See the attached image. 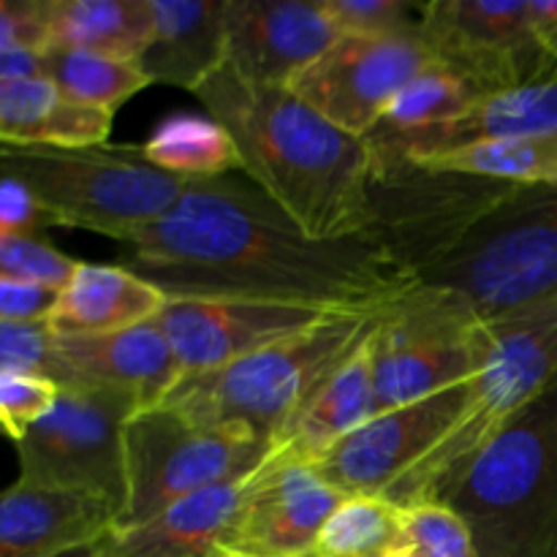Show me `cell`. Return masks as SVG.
<instances>
[{
  "label": "cell",
  "instance_id": "cell-5",
  "mask_svg": "<svg viewBox=\"0 0 557 557\" xmlns=\"http://www.w3.org/2000/svg\"><path fill=\"white\" fill-rule=\"evenodd\" d=\"M446 506L479 557H557V379L482 451Z\"/></svg>",
  "mask_w": 557,
  "mask_h": 557
},
{
  "label": "cell",
  "instance_id": "cell-22",
  "mask_svg": "<svg viewBox=\"0 0 557 557\" xmlns=\"http://www.w3.org/2000/svg\"><path fill=\"white\" fill-rule=\"evenodd\" d=\"M248 476L199 490L139 525L117 528L109 544L128 557H223Z\"/></svg>",
  "mask_w": 557,
  "mask_h": 557
},
{
  "label": "cell",
  "instance_id": "cell-7",
  "mask_svg": "<svg viewBox=\"0 0 557 557\" xmlns=\"http://www.w3.org/2000/svg\"><path fill=\"white\" fill-rule=\"evenodd\" d=\"M520 188L498 180L435 172L408 158L373 156L368 237L422 281L449 261Z\"/></svg>",
  "mask_w": 557,
  "mask_h": 557
},
{
  "label": "cell",
  "instance_id": "cell-1",
  "mask_svg": "<svg viewBox=\"0 0 557 557\" xmlns=\"http://www.w3.org/2000/svg\"><path fill=\"white\" fill-rule=\"evenodd\" d=\"M123 267L166 297H232L326 310H381L419 283L368 234L310 239L248 177L188 183L156 226L123 245Z\"/></svg>",
  "mask_w": 557,
  "mask_h": 557
},
{
  "label": "cell",
  "instance_id": "cell-17",
  "mask_svg": "<svg viewBox=\"0 0 557 557\" xmlns=\"http://www.w3.org/2000/svg\"><path fill=\"white\" fill-rule=\"evenodd\" d=\"M337 36L319 0H226V65L256 85L286 87Z\"/></svg>",
  "mask_w": 557,
  "mask_h": 557
},
{
  "label": "cell",
  "instance_id": "cell-6",
  "mask_svg": "<svg viewBox=\"0 0 557 557\" xmlns=\"http://www.w3.org/2000/svg\"><path fill=\"white\" fill-rule=\"evenodd\" d=\"M3 174L22 180L52 226L87 228L125 245L183 199L188 180L163 172L141 145L0 147Z\"/></svg>",
  "mask_w": 557,
  "mask_h": 557
},
{
  "label": "cell",
  "instance_id": "cell-33",
  "mask_svg": "<svg viewBox=\"0 0 557 557\" xmlns=\"http://www.w3.org/2000/svg\"><path fill=\"white\" fill-rule=\"evenodd\" d=\"M341 36H395L419 30L422 3L406 0H319Z\"/></svg>",
  "mask_w": 557,
  "mask_h": 557
},
{
  "label": "cell",
  "instance_id": "cell-32",
  "mask_svg": "<svg viewBox=\"0 0 557 557\" xmlns=\"http://www.w3.org/2000/svg\"><path fill=\"white\" fill-rule=\"evenodd\" d=\"M395 557H479L466 520L446 504L403 509V533Z\"/></svg>",
  "mask_w": 557,
  "mask_h": 557
},
{
  "label": "cell",
  "instance_id": "cell-15",
  "mask_svg": "<svg viewBox=\"0 0 557 557\" xmlns=\"http://www.w3.org/2000/svg\"><path fill=\"white\" fill-rule=\"evenodd\" d=\"M346 498L313 462L281 446L248 476L223 557H297Z\"/></svg>",
  "mask_w": 557,
  "mask_h": 557
},
{
  "label": "cell",
  "instance_id": "cell-18",
  "mask_svg": "<svg viewBox=\"0 0 557 557\" xmlns=\"http://www.w3.org/2000/svg\"><path fill=\"white\" fill-rule=\"evenodd\" d=\"M183 370L156 321L112 335L58 337L54 384L117 392L141 411L161 406L180 384Z\"/></svg>",
  "mask_w": 557,
  "mask_h": 557
},
{
  "label": "cell",
  "instance_id": "cell-34",
  "mask_svg": "<svg viewBox=\"0 0 557 557\" xmlns=\"http://www.w3.org/2000/svg\"><path fill=\"white\" fill-rule=\"evenodd\" d=\"M79 261L60 253L41 237H0V277L63 292Z\"/></svg>",
  "mask_w": 557,
  "mask_h": 557
},
{
  "label": "cell",
  "instance_id": "cell-30",
  "mask_svg": "<svg viewBox=\"0 0 557 557\" xmlns=\"http://www.w3.org/2000/svg\"><path fill=\"white\" fill-rule=\"evenodd\" d=\"M41 60L44 79L52 82L65 98L109 114L117 112L131 96L152 85L139 63H125L79 49L49 47L41 52Z\"/></svg>",
  "mask_w": 557,
  "mask_h": 557
},
{
  "label": "cell",
  "instance_id": "cell-12",
  "mask_svg": "<svg viewBox=\"0 0 557 557\" xmlns=\"http://www.w3.org/2000/svg\"><path fill=\"white\" fill-rule=\"evenodd\" d=\"M435 65L438 63L419 30L395 36H337V41L286 87L332 125L364 139L392 98Z\"/></svg>",
  "mask_w": 557,
  "mask_h": 557
},
{
  "label": "cell",
  "instance_id": "cell-26",
  "mask_svg": "<svg viewBox=\"0 0 557 557\" xmlns=\"http://www.w3.org/2000/svg\"><path fill=\"white\" fill-rule=\"evenodd\" d=\"M49 47L139 63L152 41L150 0H47Z\"/></svg>",
  "mask_w": 557,
  "mask_h": 557
},
{
  "label": "cell",
  "instance_id": "cell-3",
  "mask_svg": "<svg viewBox=\"0 0 557 557\" xmlns=\"http://www.w3.org/2000/svg\"><path fill=\"white\" fill-rule=\"evenodd\" d=\"M379 310H346L299 335L199 375H183L161 406L199 424L245 428L283 446L326 381L373 332Z\"/></svg>",
  "mask_w": 557,
  "mask_h": 557
},
{
  "label": "cell",
  "instance_id": "cell-10",
  "mask_svg": "<svg viewBox=\"0 0 557 557\" xmlns=\"http://www.w3.org/2000/svg\"><path fill=\"white\" fill-rule=\"evenodd\" d=\"M422 281L466 294L482 319L555 297L557 185L520 188Z\"/></svg>",
  "mask_w": 557,
  "mask_h": 557
},
{
  "label": "cell",
  "instance_id": "cell-11",
  "mask_svg": "<svg viewBox=\"0 0 557 557\" xmlns=\"http://www.w3.org/2000/svg\"><path fill=\"white\" fill-rule=\"evenodd\" d=\"M139 411V403L117 392L60 386L52 411L14 444L20 479L107 500L123 522L128 506L123 433Z\"/></svg>",
  "mask_w": 557,
  "mask_h": 557
},
{
  "label": "cell",
  "instance_id": "cell-37",
  "mask_svg": "<svg viewBox=\"0 0 557 557\" xmlns=\"http://www.w3.org/2000/svg\"><path fill=\"white\" fill-rule=\"evenodd\" d=\"M49 49L47 0H0V52Z\"/></svg>",
  "mask_w": 557,
  "mask_h": 557
},
{
  "label": "cell",
  "instance_id": "cell-41",
  "mask_svg": "<svg viewBox=\"0 0 557 557\" xmlns=\"http://www.w3.org/2000/svg\"><path fill=\"white\" fill-rule=\"evenodd\" d=\"M41 76L44 60L38 49H5V52H0V85L41 79Z\"/></svg>",
  "mask_w": 557,
  "mask_h": 557
},
{
  "label": "cell",
  "instance_id": "cell-8",
  "mask_svg": "<svg viewBox=\"0 0 557 557\" xmlns=\"http://www.w3.org/2000/svg\"><path fill=\"white\" fill-rule=\"evenodd\" d=\"M482 341L484 319L466 294L441 283H413L379 313V413L471 381L482 362Z\"/></svg>",
  "mask_w": 557,
  "mask_h": 557
},
{
  "label": "cell",
  "instance_id": "cell-23",
  "mask_svg": "<svg viewBox=\"0 0 557 557\" xmlns=\"http://www.w3.org/2000/svg\"><path fill=\"white\" fill-rule=\"evenodd\" d=\"M539 134H557V79L482 96L462 117L413 136L392 158L422 161V158L444 156V152L462 150L479 141Z\"/></svg>",
  "mask_w": 557,
  "mask_h": 557
},
{
  "label": "cell",
  "instance_id": "cell-2",
  "mask_svg": "<svg viewBox=\"0 0 557 557\" xmlns=\"http://www.w3.org/2000/svg\"><path fill=\"white\" fill-rule=\"evenodd\" d=\"M232 134L243 172L310 239L362 237L370 228L373 150L288 87L256 85L223 65L194 92Z\"/></svg>",
  "mask_w": 557,
  "mask_h": 557
},
{
  "label": "cell",
  "instance_id": "cell-35",
  "mask_svg": "<svg viewBox=\"0 0 557 557\" xmlns=\"http://www.w3.org/2000/svg\"><path fill=\"white\" fill-rule=\"evenodd\" d=\"M60 386L52 379L41 375L0 373V419L11 441H22V435L41 422L54 408Z\"/></svg>",
  "mask_w": 557,
  "mask_h": 557
},
{
  "label": "cell",
  "instance_id": "cell-40",
  "mask_svg": "<svg viewBox=\"0 0 557 557\" xmlns=\"http://www.w3.org/2000/svg\"><path fill=\"white\" fill-rule=\"evenodd\" d=\"M528 20L539 44L549 79H557V0H528Z\"/></svg>",
  "mask_w": 557,
  "mask_h": 557
},
{
  "label": "cell",
  "instance_id": "cell-21",
  "mask_svg": "<svg viewBox=\"0 0 557 557\" xmlns=\"http://www.w3.org/2000/svg\"><path fill=\"white\" fill-rule=\"evenodd\" d=\"M166 294L123 264L79 261L49 315L58 337L112 335L158 319Z\"/></svg>",
  "mask_w": 557,
  "mask_h": 557
},
{
  "label": "cell",
  "instance_id": "cell-25",
  "mask_svg": "<svg viewBox=\"0 0 557 557\" xmlns=\"http://www.w3.org/2000/svg\"><path fill=\"white\" fill-rule=\"evenodd\" d=\"M375 326H379V319H375ZM375 326L359 343L357 351L326 381L324 389L308 406V411L302 413V419L294 428L292 438L283 444L292 455L302 457L308 462H319L326 451L335 449L343 438L357 433L359 428H364L379 413V406H375L373 348Z\"/></svg>",
  "mask_w": 557,
  "mask_h": 557
},
{
  "label": "cell",
  "instance_id": "cell-20",
  "mask_svg": "<svg viewBox=\"0 0 557 557\" xmlns=\"http://www.w3.org/2000/svg\"><path fill=\"white\" fill-rule=\"evenodd\" d=\"M152 41L139 60L152 85L196 92L226 65V0H150Z\"/></svg>",
  "mask_w": 557,
  "mask_h": 557
},
{
  "label": "cell",
  "instance_id": "cell-4",
  "mask_svg": "<svg viewBox=\"0 0 557 557\" xmlns=\"http://www.w3.org/2000/svg\"><path fill=\"white\" fill-rule=\"evenodd\" d=\"M557 379V294L498 319H484L482 362L468 400L438 446L389 493L400 509L446 504L482 451Z\"/></svg>",
  "mask_w": 557,
  "mask_h": 557
},
{
  "label": "cell",
  "instance_id": "cell-31",
  "mask_svg": "<svg viewBox=\"0 0 557 557\" xmlns=\"http://www.w3.org/2000/svg\"><path fill=\"white\" fill-rule=\"evenodd\" d=\"M403 509L381 495H348L297 557H395Z\"/></svg>",
  "mask_w": 557,
  "mask_h": 557
},
{
  "label": "cell",
  "instance_id": "cell-29",
  "mask_svg": "<svg viewBox=\"0 0 557 557\" xmlns=\"http://www.w3.org/2000/svg\"><path fill=\"white\" fill-rule=\"evenodd\" d=\"M417 163L435 172L498 180V183L522 185V188L557 185V134L479 141V145L444 152V156L422 158Z\"/></svg>",
  "mask_w": 557,
  "mask_h": 557
},
{
  "label": "cell",
  "instance_id": "cell-24",
  "mask_svg": "<svg viewBox=\"0 0 557 557\" xmlns=\"http://www.w3.org/2000/svg\"><path fill=\"white\" fill-rule=\"evenodd\" d=\"M112 117L65 98L44 76L0 85V141L9 147L107 145Z\"/></svg>",
  "mask_w": 557,
  "mask_h": 557
},
{
  "label": "cell",
  "instance_id": "cell-39",
  "mask_svg": "<svg viewBox=\"0 0 557 557\" xmlns=\"http://www.w3.org/2000/svg\"><path fill=\"white\" fill-rule=\"evenodd\" d=\"M60 292L36 283L0 277V324H33L49 321Z\"/></svg>",
  "mask_w": 557,
  "mask_h": 557
},
{
  "label": "cell",
  "instance_id": "cell-16",
  "mask_svg": "<svg viewBox=\"0 0 557 557\" xmlns=\"http://www.w3.org/2000/svg\"><path fill=\"white\" fill-rule=\"evenodd\" d=\"M468 384L408 406L375 413L364 428L326 451L315 471L343 495H381L384 498L419 460L444 441L468 400Z\"/></svg>",
  "mask_w": 557,
  "mask_h": 557
},
{
  "label": "cell",
  "instance_id": "cell-42",
  "mask_svg": "<svg viewBox=\"0 0 557 557\" xmlns=\"http://www.w3.org/2000/svg\"><path fill=\"white\" fill-rule=\"evenodd\" d=\"M60 557H128L123 553H117V549L109 544V539H101L98 544H90V547H82V549H74V553H65Z\"/></svg>",
  "mask_w": 557,
  "mask_h": 557
},
{
  "label": "cell",
  "instance_id": "cell-28",
  "mask_svg": "<svg viewBox=\"0 0 557 557\" xmlns=\"http://www.w3.org/2000/svg\"><path fill=\"white\" fill-rule=\"evenodd\" d=\"M145 158L180 180H215L228 172H243L237 145L218 120L190 112L163 117L147 136Z\"/></svg>",
  "mask_w": 557,
  "mask_h": 557
},
{
  "label": "cell",
  "instance_id": "cell-13",
  "mask_svg": "<svg viewBox=\"0 0 557 557\" xmlns=\"http://www.w3.org/2000/svg\"><path fill=\"white\" fill-rule=\"evenodd\" d=\"M419 33L435 63L460 76L479 96L549 79L528 20V0H430Z\"/></svg>",
  "mask_w": 557,
  "mask_h": 557
},
{
  "label": "cell",
  "instance_id": "cell-9",
  "mask_svg": "<svg viewBox=\"0 0 557 557\" xmlns=\"http://www.w3.org/2000/svg\"><path fill=\"white\" fill-rule=\"evenodd\" d=\"M123 438L128 506L117 528L152 520L199 490L250 476L275 451L250 430L199 424L166 406L134 413Z\"/></svg>",
  "mask_w": 557,
  "mask_h": 557
},
{
  "label": "cell",
  "instance_id": "cell-14",
  "mask_svg": "<svg viewBox=\"0 0 557 557\" xmlns=\"http://www.w3.org/2000/svg\"><path fill=\"white\" fill-rule=\"evenodd\" d=\"M346 310L232 297H169L156 324L183 375L210 373Z\"/></svg>",
  "mask_w": 557,
  "mask_h": 557
},
{
  "label": "cell",
  "instance_id": "cell-19",
  "mask_svg": "<svg viewBox=\"0 0 557 557\" xmlns=\"http://www.w3.org/2000/svg\"><path fill=\"white\" fill-rule=\"evenodd\" d=\"M107 500L16 479L0 498V557H60L117 531Z\"/></svg>",
  "mask_w": 557,
  "mask_h": 557
},
{
  "label": "cell",
  "instance_id": "cell-27",
  "mask_svg": "<svg viewBox=\"0 0 557 557\" xmlns=\"http://www.w3.org/2000/svg\"><path fill=\"white\" fill-rule=\"evenodd\" d=\"M479 98L482 96L468 82L435 65L392 98L386 112L364 139L375 158H392L413 136L462 117Z\"/></svg>",
  "mask_w": 557,
  "mask_h": 557
},
{
  "label": "cell",
  "instance_id": "cell-36",
  "mask_svg": "<svg viewBox=\"0 0 557 557\" xmlns=\"http://www.w3.org/2000/svg\"><path fill=\"white\" fill-rule=\"evenodd\" d=\"M54 341L49 321L0 324V373L41 375L54 381Z\"/></svg>",
  "mask_w": 557,
  "mask_h": 557
},
{
  "label": "cell",
  "instance_id": "cell-38",
  "mask_svg": "<svg viewBox=\"0 0 557 557\" xmlns=\"http://www.w3.org/2000/svg\"><path fill=\"white\" fill-rule=\"evenodd\" d=\"M52 226L49 215L22 180L3 174L0 185V237H38Z\"/></svg>",
  "mask_w": 557,
  "mask_h": 557
}]
</instances>
